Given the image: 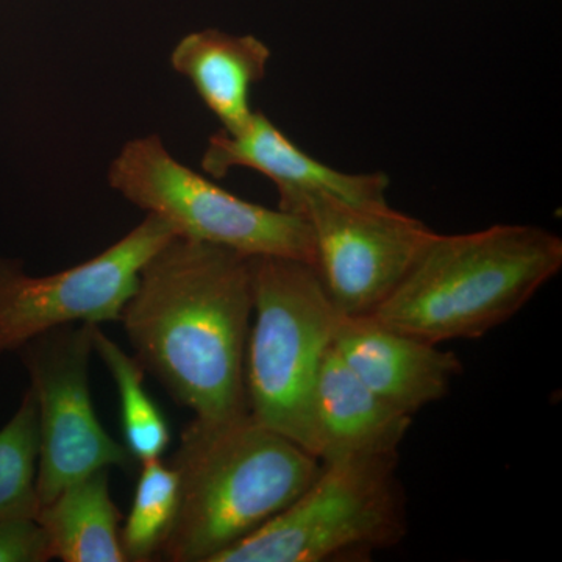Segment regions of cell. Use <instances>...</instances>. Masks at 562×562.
<instances>
[{"label":"cell","mask_w":562,"mask_h":562,"mask_svg":"<svg viewBox=\"0 0 562 562\" xmlns=\"http://www.w3.org/2000/svg\"><path fill=\"white\" fill-rule=\"evenodd\" d=\"M179 475L162 458L140 462L132 509L121 527L128 562H149L161 554L179 512Z\"/></svg>","instance_id":"16"},{"label":"cell","mask_w":562,"mask_h":562,"mask_svg":"<svg viewBox=\"0 0 562 562\" xmlns=\"http://www.w3.org/2000/svg\"><path fill=\"white\" fill-rule=\"evenodd\" d=\"M312 231L314 268L342 316H371L401 286L435 238L390 203L364 205L316 192L288 203Z\"/></svg>","instance_id":"7"},{"label":"cell","mask_w":562,"mask_h":562,"mask_svg":"<svg viewBox=\"0 0 562 562\" xmlns=\"http://www.w3.org/2000/svg\"><path fill=\"white\" fill-rule=\"evenodd\" d=\"M91 324H74L36 336L18 353L31 379L38 412L40 505L68 484L101 469L127 471L135 460L99 420L92 405Z\"/></svg>","instance_id":"8"},{"label":"cell","mask_w":562,"mask_h":562,"mask_svg":"<svg viewBox=\"0 0 562 562\" xmlns=\"http://www.w3.org/2000/svg\"><path fill=\"white\" fill-rule=\"evenodd\" d=\"M38 412L31 387L0 428V520L36 517L40 512Z\"/></svg>","instance_id":"17"},{"label":"cell","mask_w":562,"mask_h":562,"mask_svg":"<svg viewBox=\"0 0 562 562\" xmlns=\"http://www.w3.org/2000/svg\"><path fill=\"white\" fill-rule=\"evenodd\" d=\"M397 454L321 461L319 472L277 516L216 562H360L408 532Z\"/></svg>","instance_id":"5"},{"label":"cell","mask_w":562,"mask_h":562,"mask_svg":"<svg viewBox=\"0 0 562 562\" xmlns=\"http://www.w3.org/2000/svg\"><path fill=\"white\" fill-rule=\"evenodd\" d=\"M201 166L206 176L224 179L232 169L260 172L276 184L279 209L302 195H336L344 201L382 205L391 179L384 172L350 173L325 165L302 150L261 111H254L238 132L210 136Z\"/></svg>","instance_id":"10"},{"label":"cell","mask_w":562,"mask_h":562,"mask_svg":"<svg viewBox=\"0 0 562 562\" xmlns=\"http://www.w3.org/2000/svg\"><path fill=\"white\" fill-rule=\"evenodd\" d=\"M122 198L165 221L176 236L244 255L314 266L312 231L302 217L244 201L166 149L160 136L128 140L109 169Z\"/></svg>","instance_id":"6"},{"label":"cell","mask_w":562,"mask_h":562,"mask_svg":"<svg viewBox=\"0 0 562 562\" xmlns=\"http://www.w3.org/2000/svg\"><path fill=\"white\" fill-rule=\"evenodd\" d=\"M172 468L179 512L162 549L172 562H216L257 531L319 472L321 461L250 413L184 427Z\"/></svg>","instance_id":"2"},{"label":"cell","mask_w":562,"mask_h":562,"mask_svg":"<svg viewBox=\"0 0 562 562\" xmlns=\"http://www.w3.org/2000/svg\"><path fill=\"white\" fill-rule=\"evenodd\" d=\"M333 349L384 403L414 416L449 395L462 372L457 353L441 350L373 316H341Z\"/></svg>","instance_id":"11"},{"label":"cell","mask_w":562,"mask_h":562,"mask_svg":"<svg viewBox=\"0 0 562 562\" xmlns=\"http://www.w3.org/2000/svg\"><path fill=\"white\" fill-rule=\"evenodd\" d=\"M251 258L173 236L140 269L121 319L135 358L195 419L249 413Z\"/></svg>","instance_id":"1"},{"label":"cell","mask_w":562,"mask_h":562,"mask_svg":"<svg viewBox=\"0 0 562 562\" xmlns=\"http://www.w3.org/2000/svg\"><path fill=\"white\" fill-rule=\"evenodd\" d=\"M313 412L319 461L397 454L413 424L362 383L333 346L317 375Z\"/></svg>","instance_id":"12"},{"label":"cell","mask_w":562,"mask_h":562,"mask_svg":"<svg viewBox=\"0 0 562 562\" xmlns=\"http://www.w3.org/2000/svg\"><path fill=\"white\" fill-rule=\"evenodd\" d=\"M562 269V239L536 225L439 235L371 314L424 341L479 339L513 319Z\"/></svg>","instance_id":"3"},{"label":"cell","mask_w":562,"mask_h":562,"mask_svg":"<svg viewBox=\"0 0 562 562\" xmlns=\"http://www.w3.org/2000/svg\"><path fill=\"white\" fill-rule=\"evenodd\" d=\"M271 57V49L257 36L205 29L177 43L171 65L191 81L222 131L233 133L254 114L250 91L265 79Z\"/></svg>","instance_id":"13"},{"label":"cell","mask_w":562,"mask_h":562,"mask_svg":"<svg viewBox=\"0 0 562 562\" xmlns=\"http://www.w3.org/2000/svg\"><path fill=\"white\" fill-rule=\"evenodd\" d=\"M54 560L49 536L36 517L0 520V562Z\"/></svg>","instance_id":"18"},{"label":"cell","mask_w":562,"mask_h":562,"mask_svg":"<svg viewBox=\"0 0 562 562\" xmlns=\"http://www.w3.org/2000/svg\"><path fill=\"white\" fill-rule=\"evenodd\" d=\"M251 281L246 350L250 416L316 457L314 387L342 314L310 262L251 258Z\"/></svg>","instance_id":"4"},{"label":"cell","mask_w":562,"mask_h":562,"mask_svg":"<svg viewBox=\"0 0 562 562\" xmlns=\"http://www.w3.org/2000/svg\"><path fill=\"white\" fill-rule=\"evenodd\" d=\"M173 236L165 221L147 214L120 241L66 271L33 277L20 262L0 260V355L66 325L120 321L140 269Z\"/></svg>","instance_id":"9"},{"label":"cell","mask_w":562,"mask_h":562,"mask_svg":"<svg viewBox=\"0 0 562 562\" xmlns=\"http://www.w3.org/2000/svg\"><path fill=\"white\" fill-rule=\"evenodd\" d=\"M36 520L49 536L54 560L127 562L121 543L122 516L110 494V469L68 484L40 506Z\"/></svg>","instance_id":"14"},{"label":"cell","mask_w":562,"mask_h":562,"mask_svg":"<svg viewBox=\"0 0 562 562\" xmlns=\"http://www.w3.org/2000/svg\"><path fill=\"white\" fill-rule=\"evenodd\" d=\"M92 347L120 392L122 435L133 460L140 464L162 458L171 443V428L146 390L143 366L106 336L101 325L92 327Z\"/></svg>","instance_id":"15"}]
</instances>
